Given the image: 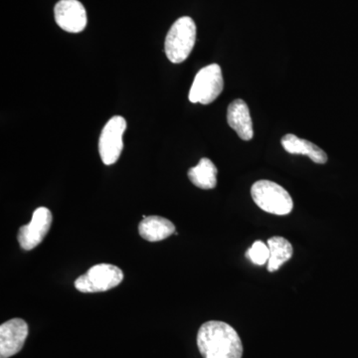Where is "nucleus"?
Masks as SVG:
<instances>
[{"mask_svg": "<svg viewBox=\"0 0 358 358\" xmlns=\"http://www.w3.org/2000/svg\"><path fill=\"white\" fill-rule=\"evenodd\" d=\"M224 81L222 70L217 64H211L202 68L197 73L189 92V101L208 105L222 93Z\"/></svg>", "mask_w": 358, "mask_h": 358, "instance_id": "obj_5", "label": "nucleus"}, {"mask_svg": "<svg viewBox=\"0 0 358 358\" xmlns=\"http://www.w3.org/2000/svg\"><path fill=\"white\" fill-rule=\"evenodd\" d=\"M54 15L64 31L80 33L86 28V9L79 0H60L54 8Z\"/></svg>", "mask_w": 358, "mask_h": 358, "instance_id": "obj_8", "label": "nucleus"}, {"mask_svg": "<svg viewBox=\"0 0 358 358\" xmlns=\"http://www.w3.org/2000/svg\"><path fill=\"white\" fill-rule=\"evenodd\" d=\"M227 122L242 140L253 138V122L248 106L243 100L238 99L230 103L227 110Z\"/></svg>", "mask_w": 358, "mask_h": 358, "instance_id": "obj_10", "label": "nucleus"}, {"mask_svg": "<svg viewBox=\"0 0 358 358\" xmlns=\"http://www.w3.org/2000/svg\"><path fill=\"white\" fill-rule=\"evenodd\" d=\"M267 245L270 250L268 271L272 273L275 272L293 257V246L286 238L280 236L270 238Z\"/></svg>", "mask_w": 358, "mask_h": 358, "instance_id": "obj_14", "label": "nucleus"}, {"mask_svg": "<svg viewBox=\"0 0 358 358\" xmlns=\"http://www.w3.org/2000/svg\"><path fill=\"white\" fill-rule=\"evenodd\" d=\"M217 169L210 159L203 157L196 166L188 171V178L201 189H213L217 185Z\"/></svg>", "mask_w": 358, "mask_h": 358, "instance_id": "obj_13", "label": "nucleus"}, {"mask_svg": "<svg viewBox=\"0 0 358 358\" xmlns=\"http://www.w3.org/2000/svg\"><path fill=\"white\" fill-rule=\"evenodd\" d=\"M122 280L124 273L121 268L110 264H100L80 275L75 281V287L81 293H102L119 286Z\"/></svg>", "mask_w": 358, "mask_h": 358, "instance_id": "obj_4", "label": "nucleus"}, {"mask_svg": "<svg viewBox=\"0 0 358 358\" xmlns=\"http://www.w3.org/2000/svg\"><path fill=\"white\" fill-rule=\"evenodd\" d=\"M246 256L255 265L263 266L268 263V258H270V250H268V245L264 242L256 241L250 247Z\"/></svg>", "mask_w": 358, "mask_h": 358, "instance_id": "obj_15", "label": "nucleus"}, {"mask_svg": "<svg viewBox=\"0 0 358 358\" xmlns=\"http://www.w3.org/2000/svg\"><path fill=\"white\" fill-rule=\"evenodd\" d=\"M25 320L13 319L0 327V358H9L22 350L28 336Z\"/></svg>", "mask_w": 358, "mask_h": 358, "instance_id": "obj_9", "label": "nucleus"}, {"mask_svg": "<svg viewBox=\"0 0 358 358\" xmlns=\"http://www.w3.org/2000/svg\"><path fill=\"white\" fill-rule=\"evenodd\" d=\"M126 129V120L121 115L113 117L103 127L99 140V152L106 166H112L121 157L124 148L122 136Z\"/></svg>", "mask_w": 358, "mask_h": 358, "instance_id": "obj_6", "label": "nucleus"}, {"mask_svg": "<svg viewBox=\"0 0 358 358\" xmlns=\"http://www.w3.org/2000/svg\"><path fill=\"white\" fill-rule=\"evenodd\" d=\"M51 211L46 207H39L33 212L30 223L22 226L18 232V242L23 249L32 250L36 248L42 241L52 225Z\"/></svg>", "mask_w": 358, "mask_h": 358, "instance_id": "obj_7", "label": "nucleus"}, {"mask_svg": "<svg viewBox=\"0 0 358 358\" xmlns=\"http://www.w3.org/2000/svg\"><path fill=\"white\" fill-rule=\"evenodd\" d=\"M196 42V25L192 18L183 16L173 23L167 33L164 50L166 57L174 64L189 57Z\"/></svg>", "mask_w": 358, "mask_h": 358, "instance_id": "obj_2", "label": "nucleus"}, {"mask_svg": "<svg viewBox=\"0 0 358 358\" xmlns=\"http://www.w3.org/2000/svg\"><path fill=\"white\" fill-rule=\"evenodd\" d=\"M282 145L289 154L308 155L315 164H324L327 162V155L322 148L293 134H286L282 138Z\"/></svg>", "mask_w": 358, "mask_h": 358, "instance_id": "obj_12", "label": "nucleus"}, {"mask_svg": "<svg viewBox=\"0 0 358 358\" xmlns=\"http://www.w3.org/2000/svg\"><path fill=\"white\" fill-rule=\"evenodd\" d=\"M138 232L143 239L150 242H159L176 233V226L169 219L159 216L143 218L138 225Z\"/></svg>", "mask_w": 358, "mask_h": 358, "instance_id": "obj_11", "label": "nucleus"}, {"mask_svg": "<svg viewBox=\"0 0 358 358\" xmlns=\"http://www.w3.org/2000/svg\"><path fill=\"white\" fill-rule=\"evenodd\" d=\"M252 199L258 207L274 215H288L294 209V201L282 186L270 180H259L251 188Z\"/></svg>", "mask_w": 358, "mask_h": 358, "instance_id": "obj_3", "label": "nucleus"}, {"mask_svg": "<svg viewBox=\"0 0 358 358\" xmlns=\"http://www.w3.org/2000/svg\"><path fill=\"white\" fill-rule=\"evenodd\" d=\"M197 346L203 358H242L243 345L230 324L210 320L200 327Z\"/></svg>", "mask_w": 358, "mask_h": 358, "instance_id": "obj_1", "label": "nucleus"}]
</instances>
